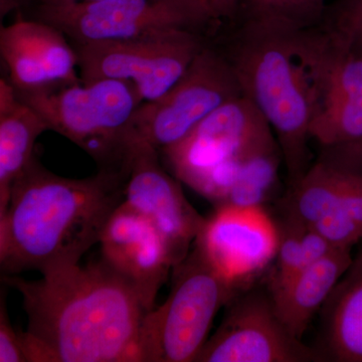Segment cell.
Listing matches in <instances>:
<instances>
[{"mask_svg":"<svg viewBox=\"0 0 362 362\" xmlns=\"http://www.w3.org/2000/svg\"><path fill=\"white\" fill-rule=\"evenodd\" d=\"M42 276H2L23 297L30 362H141L140 328L147 312L103 259Z\"/></svg>","mask_w":362,"mask_h":362,"instance_id":"cell-1","label":"cell"},{"mask_svg":"<svg viewBox=\"0 0 362 362\" xmlns=\"http://www.w3.org/2000/svg\"><path fill=\"white\" fill-rule=\"evenodd\" d=\"M127 178L103 170L81 180L63 177L35 156L0 216L2 274L42 275L77 265L99 244L107 221L122 204Z\"/></svg>","mask_w":362,"mask_h":362,"instance_id":"cell-2","label":"cell"},{"mask_svg":"<svg viewBox=\"0 0 362 362\" xmlns=\"http://www.w3.org/2000/svg\"><path fill=\"white\" fill-rule=\"evenodd\" d=\"M220 45L242 89L276 136L289 185L310 168L312 121L318 101L288 30L240 23Z\"/></svg>","mask_w":362,"mask_h":362,"instance_id":"cell-3","label":"cell"},{"mask_svg":"<svg viewBox=\"0 0 362 362\" xmlns=\"http://www.w3.org/2000/svg\"><path fill=\"white\" fill-rule=\"evenodd\" d=\"M16 93L49 131L80 147L99 170L129 175L131 159L141 140L134 117L144 102L134 85L104 78Z\"/></svg>","mask_w":362,"mask_h":362,"instance_id":"cell-4","label":"cell"},{"mask_svg":"<svg viewBox=\"0 0 362 362\" xmlns=\"http://www.w3.org/2000/svg\"><path fill=\"white\" fill-rule=\"evenodd\" d=\"M273 137L258 109L240 96L216 109L160 153L180 182L216 207L225 202L247 156Z\"/></svg>","mask_w":362,"mask_h":362,"instance_id":"cell-5","label":"cell"},{"mask_svg":"<svg viewBox=\"0 0 362 362\" xmlns=\"http://www.w3.org/2000/svg\"><path fill=\"white\" fill-rule=\"evenodd\" d=\"M237 290L194 247L187 258L173 267L168 299L143 317L140 361H197L214 317Z\"/></svg>","mask_w":362,"mask_h":362,"instance_id":"cell-6","label":"cell"},{"mask_svg":"<svg viewBox=\"0 0 362 362\" xmlns=\"http://www.w3.org/2000/svg\"><path fill=\"white\" fill-rule=\"evenodd\" d=\"M25 16L56 26L73 45L176 30L209 35L218 23L202 0H84L66 6L40 4Z\"/></svg>","mask_w":362,"mask_h":362,"instance_id":"cell-7","label":"cell"},{"mask_svg":"<svg viewBox=\"0 0 362 362\" xmlns=\"http://www.w3.org/2000/svg\"><path fill=\"white\" fill-rule=\"evenodd\" d=\"M209 35L190 30L145 35L134 39L73 45L83 83L124 81L135 86L144 102L154 101L177 83Z\"/></svg>","mask_w":362,"mask_h":362,"instance_id":"cell-8","label":"cell"},{"mask_svg":"<svg viewBox=\"0 0 362 362\" xmlns=\"http://www.w3.org/2000/svg\"><path fill=\"white\" fill-rule=\"evenodd\" d=\"M240 96L232 64L220 45L209 40L168 92L140 105L134 129L140 139L160 152L182 139L216 109Z\"/></svg>","mask_w":362,"mask_h":362,"instance_id":"cell-9","label":"cell"},{"mask_svg":"<svg viewBox=\"0 0 362 362\" xmlns=\"http://www.w3.org/2000/svg\"><path fill=\"white\" fill-rule=\"evenodd\" d=\"M323 361L318 350L293 337L270 295L250 293L228 303L225 318L195 362Z\"/></svg>","mask_w":362,"mask_h":362,"instance_id":"cell-10","label":"cell"},{"mask_svg":"<svg viewBox=\"0 0 362 362\" xmlns=\"http://www.w3.org/2000/svg\"><path fill=\"white\" fill-rule=\"evenodd\" d=\"M124 202L156 228L173 267L187 258L206 218L187 201L180 181L161 165L158 150L143 140L131 159Z\"/></svg>","mask_w":362,"mask_h":362,"instance_id":"cell-11","label":"cell"},{"mask_svg":"<svg viewBox=\"0 0 362 362\" xmlns=\"http://www.w3.org/2000/svg\"><path fill=\"white\" fill-rule=\"evenodd\" d=\"M194 246L238 289L275 259L279 228L264 206H218Z\"/></svg>","mask_w":362,"mask_h":362,"instance_id":"cell-12","label":"cell"},{"mask_svg":"<svg viewBox=\"0 0 362 362\" xmlns=\"http://www.w3.org/2000/svg\"><path fill=\"white\" fill-rule=\"evenodd\" d=\"M0 54L8 80L21 93L82 82L75 49L65 33L45 21L18 14L0 28Z\"/></svg>","mask_w":362,"mask_h":362,"instance_id":"cell-13","label":"cell"},{"mask_svg":"<svg viewBox=\"0 0 362 362\" xmlns=\"http://www.w3.org/2000/svg\"><path fill=\"white\" fill-rule=\"evenodd\" d=\"M99 244L101 259L133 288L145 310L151 311L173 269L156 228L123 201L107 221Z\"/></svg>","mask_w":362,"mask_h":362,"instance_id":"cell-14","label":"cell"},{"mask_svg":"<svg viewBox=\"0 0 362 362\" xmlns=\"http://www.w3.org/2000/svg\"><path fill=\"white\" fill-rule=\"evenodd\" d=\"M352 250L335 249L286 282L271 288L274 309L293 337L301 339L347 271Z\"/></svg>","mask_w":362,"mask_h":362,"instance_id":"cell-15","label":"cell"},{"mask_svg":"<svg viewBox=\"0 0 362 362\" xmlns=\"http://www.w3.org/2000/svg\"><path fill=\"white\" fill-rule=\"evenodd\" d=\"M49 131L44 119L25 104L8 78L0 80V216L6 213L16 181L35 154L37 138Z\"/></svg>","mask_w":362,"mask_h":362,"instance_id":"cell-16","label":"cell"},{"mask_svg":"<svg viewBox=\"0 0 362 362\" xmlns=\"http://www.w3.org/2000/svg\"><path fill=\"white\" fill-rule=\"evenodd\" d=\"M323 361L362 362V250L322 308Z\"/></svg>","mask_w":362,"mask_h":362,"instance_id":"cell-17","label":"cell"},{"mask_svg":"<svg viewBox=\"0 0 362 362\" xmlns=\"http://www.w3.org/2000/svg\"><path fill=\"white\" fill-rule=\"evenodd\" d=\"M349 176V173L316 160L296 183L290 185L286 214L313 226L339 207Z\"/></svg>","mask_w":362,"mask_h":362,"instance_id":"cell-18","label":"cell"},{"mask_svg":"<svg viewBox=\"0 0 362 362\" xmlns=\"http://www.w3.org/2000/svg\"><path fill=\"white\" fill-rule=\"evenodd\" d=\"M282 161L276 137L252 150L243 162L235 185L220 206H264L277 187Z\"/></svg>","mask_w":362,"mask_h":362,"instance_id":"cell-19","label":"cell"},{"mask_svg":"<svg viewBox=\"0 0 362 362\" xmlns=\"http://www.w3.org/2000/svg\"><path fill=\"white\" fill-rule=\"evenodd\" d=\"M279 228V246L276 266L272 273L269 288L286 282L326 255L332 247L312 228L292 216H286Z\"/></svg>","mask_w":362,"mask_h":362,"instance_id":"cell-20","label":"cell"},{"mask_svg":"<svg viewBox=\"0 0 362 362\" xmlns=\"http://www.w3.org/2000/svg\"><path fill=\"white\" fill-rule=\"evenodd\" d=\"M326 8V0H243L235 21L301 30L318 25Z\"/></svg>","mask_w":362,"mask_h":362,"instance_id":"cell-21","label":"cell"},{"mask_svg":"<svg viewBox=\"0 0 362 362\" xmlns=\"http://www.w3.org/2000/svg\"><path fill=\"white\" fill-rule=\"evenodd\" d=\"M311 139L319 147L337 146L362 139V98L325 102L314 116Z\"/></svg>","mask_w":362,"mask_h":362,"instance_id":"cell-22","label":"cell"},{"mask_svg":"<svg viewBox=\"0 0 362 362\" xmlns=\"http://www.w3.org/2000/svg\"><path fill=\"white\" fill-rule=\"evenodd\" d=\"M320 23L335 30L362 52V0H337Z\"/></svg>","mask_w":362,"mask_h":362,"instance_id":"cell-23","label":"cell"},{"mask_svg":"<svg viewBox=\"0 0 362 362\" xmlns=\"http://www.w3.org/2000/svg\"><path fill=\"white\" fill-rule=\"evenodd\" d=\"M0 303V362H28L25 332L16 330L9 320L6 300Z\"/></svg>","mask_w":362,"mask_h":362,"instance_id":"cell-24","label":"cell"},{"mask_svg":"<svg viewBox=\"0 0 362 362\" xmlns=\"http://www.w3.org/2000/svg\"><path fill=\"white\" fill-rule=\"evenodd\" d=\"M317 160L344 173L362 175V139L337 146L320 147Z\"/></svg>","mask_w":362,"mask_h":362,"instance_id":"cell-25","label":"cell"},{"mask_svg":"<svg viewBox=\"0 0 362 362\" xmlns=\"http://www.w3.org/2000/svg\"><path fill=\"white\" fill-rule=\"evenodd\" d=\"M243 0H202L211 18L216 23L235 21Z\"/></svg>","mask_w":362,"mask_h":362,"instance_id":"cell-26","label":"cell"},{"mask_svg":"<svg viewBox=\"0 0 362 362\" xmlns=\"http://www.w3.org/2000/svg\"><path fill=\"white\" fill-rule=\"evenodd\" d=\"M35 6V0H0V18L9 13L25 14Z\"/></svg>","mask_w":362,"mask_h":362,"instance_id":"cell-27","label":"cell"},{"mask_svg":"<svg viewBox=\"0 0 362 362\" xmlns=\"http://www.w3.org/2000/svg\"><path fill=\"white\" fill-rule=\"evenodd\" d=\"M45 0H35V6H39V4H42V2H45ZM33 6V7H35Z\"/></svg>","mask_w":362,"mask_h":362,"instance_id":"cell-28","label":"cell"},{"mask_svg":"<svg viewBox=\"0 0 362 362\" xmlns=\"http://www.w3.org/2000/svg\"><path fill=\"white\" fill-rule=\"evenodd\" d=\"M82 1H84V0H82ZM87 1H92V0H87Z\"/></svg>","mask_w":362,"mask_h":362,"instance_id":"cell-29","label":"cell"}]
</instances>
